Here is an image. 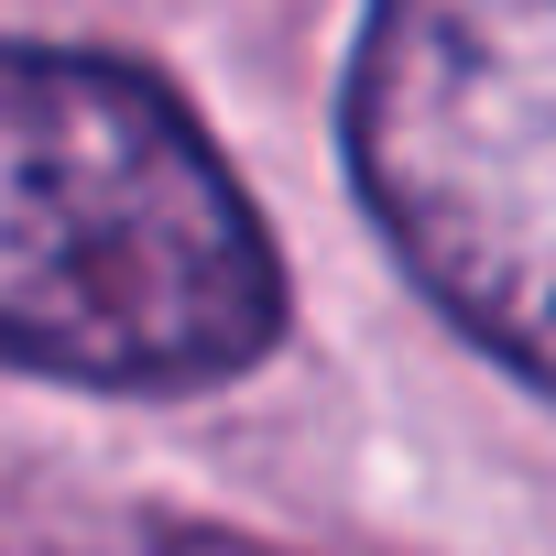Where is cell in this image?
I'll list each match as a JSON object with an SVG mask.
<instances>
[{"label": "cell", "mask_w": 556, "mask_h": 556, "mask_svg": "<svg viewBox=\"0 0 556 556\" xmlns=\"http://www.w3.org/2000/svg\"><path fill=\"white\" fill-rule=\"evenodd\" d=\"M273 339L285 262L218 142L121 55L0 45V371L207 393Z\"/></svg>", "instance_id": "cell-1"}, {"label": "cell", "mask_w": 556, "mask_h": 556, "mask_svg": "<svg viewBox=\"0 0 556 556\" xmlns=\"http://www.w3.org/2000/svg\"><path fill=\"white\" fill-rule=\"evenodd\" d=\"M350 175L393 262L556 404V0H371Z\"/></svg>", "instance_id": "cell-2"}]
</instances>
